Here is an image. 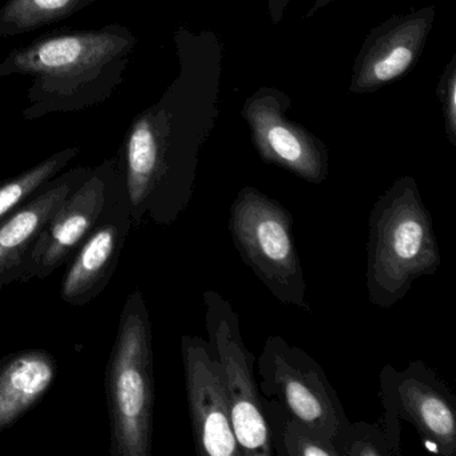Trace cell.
I'll return each mask as SVG.
<instances>
[{
  "instance_id": "1",
  "label": "cell",
  "mask_w": 456,
  "mask_h": 456,
  "mask_svg": "<svg viewBox=\"0 0 456 456\" xmlns=\"http://www.w3.org/2000/svg\"><path fill=\"white\" fill-rule=\"evenodd\" d=\"M178 74L130 125L122 149L133 225H170L193 193L202 146L220 117L224 46L210 30L178 28Z\"/></svg>"
},
{
  "instance_id": "2",
  "label": "cell",
  "mask_w": 456,
  "mask_h": 456,
  "mask_svg": "<svg viewBox=\"0 0 456 456\" xmlns=\"http://www.w3.org/2000/svg\"><path fill=\"white\" fill-rule=\"evenodd\" d=\"M137 44L134 33L119 23L55 31L10 53L0 62V78L30 77L26 121L86 110L124 84Z\"/></svg>"
},
{
  "instance_id": "3",
  "label": "cell",
  "mask_w": 456,
  "mask_h": 456,
  "mask_svg": "<svg viewBox=\"0 0 456 456\" xmlns=\"http://www.w3.org/2000/svg\"><path fill=\"white\" fill-rule=\"evenodd\" d=\"M368 226V298L379 308H392L416 280L434 274L442 261L415 178H397L376 200Z\"/></svg>"
},
{
  "instance_id": "4",
  "label": "cell",
  "mask_w": 456,
  "mask_h": 456,
  "mask_svg": "<svg viewBox=\"0 0 456 456\" xmlns=\"http://www.w3.org/2000/svg\"><path fill=\"white\" fill-rule=\"evenodd\" d=\"M153 335L140 289L127 296L106 368L111 456H151L153 435Z\"/></svg>"
},
{
  "instance_id": "5",
  "label": "cell",
  "mask_w": 456,
  "mask_h": 456,
  "mask_svg": "<svg viewBox=\"0 0 456 456\" xmlns=\"http://www.w3.org/2000/svg\"><path fill=\"white\" fill-rule=\"evenodd\" d=\"M229 232L240 257L282 304L311 311L306 282L287 208L253 186L240 189Z\"/></svg>"
},
{
  "instance_id": "6",
  "label": "cell",
  "mask_w": 456,
  "mask_h": 456,
  "mask_svg": "<svg viewBox=\"0 0 456 456\" xmlns=\"http://www.w3.org/2000/svg\"><path fill=\"white\" fill-rule=\"evenodd\" d=\"M204 301L209 344L220 362L232 427L242 456L274 455L271 427L253 373L255 357L242 340L239 316L217 292L208 290Z\"/></svg>"
},
{
  "instance_id": "7",
  "label": "cell",
  "mask_w": 456,
  "mask_h": 456,
  "mask_svg": "<svg viewBox=\"0 0 456 456\" xmlns=\"http://www.w3.org/2000/svg\"><path fill=\"white\" fill-rule=\"evenodd\" d=\"M258 370L266 395L276 397L295 420L336 445L349 421L327 376L308 354L271 336L258 360Z\"/></svg>"
},
{
  "instance_id": "8",
  "label": "cell",
  "mask_w": 456,
  "mask_h": 456,
  "mask_svg": "<svg viewBox=\"0 0 456 456\" xmlns=\"http://www.w3.org/2000/svg\"><path fill=\"white\" fill-rule=\"evenodd\" d=\"M124 180L121 157L93 167L50 218L23 264L20 281L46 279L73 257Z\"/></svg>"
},
{
  "instance_id": "9",
  "label": "cell",
  "mask_w": 456,
  "mask_h": 456,
  "mask_svg": "<svg viewBox=\"0 0 456 456\" xmlns=\"http://www.w3.org/2000/svg\"><path fill=\"white\" fill-rule=\"evenodd\" d=\"M290 108L284 92L264 86L245 101L241 116L263 161L306 183H324L330 173V151L314 133L287 116Z\"/></svg>"
},
{
  "instance_id": "10",
  "label": "cell",
  "mask_w": 456,
  "mask_h": 456,
  "mask_svg": "<svg viewBox=\"0 0 456 456\" xmlns=\"http://www.w3.org/2000/svg\"><path fill=\"white\" fill-rule=\"evenodd\" d=\"M181 351L197 455L242 456L220 362L212 346L204 338L183 335Z\"/></svg>"
},
{
  "instance_id": "11",
  "label": "cell",
  "mask_w": 456,
  "mask_h": 456,
  "mask_svg": "<svg viewBox=\"0 0 456 456\" xmlns=\"http://www.w3.org/2000/svg\"><path fill=\"white\" fill-rule=\"evenodd\" d=\"M435 17L436 10L428 6L372 28L354 61L349 92L370 94L407 74L426 47Z\"/></svg>"
},
{
  "instance_id": "12",
  "label": "cell",
  "mask_w": 456,
  "mask_h": 456,
  "mask_svg": "<svg viewBox=\"0 0 456 456\" xmlns=\"http://www.w3.org/2000/svg\"><path fill=\"white\" fill-rule=\"evenodd\" d=\"M132 226L124 175L100 220L71 257L61 287L65 303L85 306L102 293L118 266Z\"/></svg>"
},
{
  "instance_id": "13",
  "label": "cell",
  "mask_w": 456,
  "mask_h": 456,
  "mask_svg": "<svg viewBox=\"0 0 456 456\" xmlns=\"http://www.w3.org/2000/svg\"><path fill=\"white\" fill-rule=\"evenodd\" d=\"M381 391L384 405L412 423L429 450L444 456L455 455V407L429 370H418V362L403 373L386 368Z\"/></svg>"
},
{
  "instance_id": "14",
  "label": "cell",
  "mask_w": 456,
  "mask_h": 456,
  "mask_svg": "<svg viewBox=\"0 0 456 456\" xmlns=\"http://www.w3.org/2000/svg\"><path fill=\"white\" fill-rule=\"evenodd\" d=\"M93 167H77L55 175L30 200L0 221V288L20 281L23 264L34 242L69 194Z\"/></svg>"
},
{
  "instance_id": "15",
  "label": "cell",
  "mask_w": 456,
  "mask_h": 456,
  "mask_svg": "<svg viewBox=\"0 0 456 456\" xmlns=\"http://www.w3.org/2000/svg\"><path fill=\"white\" fill-rule=\"evenodd\" d=\"M57 378V360L39 349L0 359V432L10 428L47 394Z\"/></svg>"
},
{
  "instance_id": "16",
  "label": "cell",
  "mask_w": 456,
  "mask_h": 456,
  "mask_svg": "<svg viewBox=\"0 0 456 456\" xmlns=\"http://www.w3.org/2000/svg\"><path fill=\"white\" fill-rule=\"evenodd\" d=\"M97 0H6L0 9V38L18 37L68 20Z\"/></svg>"
},
{
  "instance_id": "17",
  "label": "cell",
  "mask_w": 456,
  "mask_h": 456,
  "mask_svg": "<svg viewBox=\"0 0 456 456\" xmlns=\"http://www.w3.org/2000/svg\"><path fill=\"white\" fill-rule=\"evenodd\" d=\"M81 148L63 149L36 167L0 183V221L33 197L45 183L60 175L78 156Z\"/></svg>"
},
{
  "instance_id": "18",
  "label": "cell",
  "mask_w": 456,
  "mask_h": 456,
  "mask_svg": "<svg viewBox=\"0 0 456 456\" xmlns=\"http://www.w3.org/2000/svg\"><path fill=\"white\" fill-rule=\"evenodd\" d=\"M282 453L289 456H338L335 443L322 439L308 427L287 415L282 428Z\"/></svg>"
},
{
  "instance_id": "19",
  "label": "cell",
  "mask_w": 456,
  "mask_h": 456,
  "mask_svg": "<svg viewBox=\"0 0 456 456\" xmlns=\"http://www.w3.org/2000/svg\"><path fill=\"white\" fill-rule=\"evenodd\" d=\"M436 95L442 106L445 134L451 145L456 146V54L452 55L440 76Z\"/></svg>"
},
{
  "instance_id": "20",
  "label": "cell",
  "mask_w": 456,
  "mask_h": 456,
  "mask_svg": "<svg viewBox=\"0 0 456 456\" xmlns=\"http://www.w3.org/2000/svg\"><path fill=\"white\" fill-rule=\"evenodd\" d=\"M292 0H268V12L273 25H279Z\"/></svg>"
},
{
  "instance_id": "21",
  "label": "cell",
  "mask_w": 456,
  "mask_h": 456,
  "mask_svg": "<svg viewBox=\"0 0 456 456\" xmlns=\"http://www.w3.org/2000/svg\"><path fill=\"white\" fill-rule=\"evenodd\" d=\"M335 0H314V6L309 9V12H306L305 18H311L314 17V15H316L317 12H320V10L325 9V7L330 6V4H332Z\"/></svg>"
}]
</instances>
